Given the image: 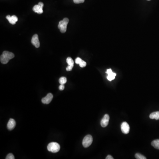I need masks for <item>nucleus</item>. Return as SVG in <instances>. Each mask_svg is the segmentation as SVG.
Instances as JSON below:
<instances>
[{"instance_id": "obj_23", "label": "nucleus", "mask_w": 159, "mask_h": 159, "mask_svg": "<svg viewBox=\"0 0 159 159\" xmlns=\"http://www.w3.org/2000/svg\"><path fill=\"white\" fill-rule=\"evenodd\" d=\"M73 67L72 66H69L68 65L67 67H66V69L67 71H70L72 70V69H73Z\"/></svg>"}, {"instance_id": "obj_4", "label": "nucleus", "mask_w": 159, "mask_h": 159, "mask_svg": "<svg viewBox=\"0 0 159 159\" xmlns=\"http://www.w3.org/2000/svg\"><path fill=\"white\" fill-rule=\"evenodd\" d=\"M93 142V138L90 135H87L84 137L82 142V145L84 148H88L90 146Z\"/></svg>"}, {"instance_id": "obj_8", "label": "nucleus", "mask_w": 159, "mask_h": 159, "mask_svg": "<svg viewBox=\"0 0 159 159\" xmlns=\"http://www.w3.org/2000/svg\"><path fill=\"white\" fill-rule=\"evenodd\" d=\"M53 98L52 94L49 93L47 95V96L42 99V102L44 104H49L51 103Z\"/></svg>"}, {"instance_id": "obj_21", "label": "nucleus", "mask_w": 159, "mask_h": 159, "mask_svg": "<svg viewBox=\"0 0 159 159\" xmlns=\"http://www.w3.org/2000/svg\"><path fill=\"white\" fill-rule=\"evenodd\" d=\"M82 60L81 58H80V57H77L76 60H75V63H76V64H79V65L80 63L82 62Z\"/></svg>"}, {"instance_id": "obj_15", "label": "nucleus", "mask_w": 159, "mask_h": 159, "mask_svg": "<svg viewBox=\"0 0 159 159\" xmlns=\"http://www.w3.org/2000/svg\"><path fill=\"white\" fill-rule=\"evenodd\" d=\"M66 62H67L68 65H69V66H72V67H73L74 61L73 59H72L71 57H67V59H66Z\"/></svg>"}, {"instance_id": "obj_20", "label": "nucleus", "mask_w": 159, "mask_h": 159, "mask_svg": "<svg viewBox=\"0 0 159 159\" xmlns=\"http://www.w3.org/2000/svg\"><path fill=\"white\" fill-rule=\"evenodd\" d=\"M73 2L75 4H80V3H84V0H73Z\"/></svg>"}, {"instance_id": "obj_18", "label": "nucleus", "mask_w": 159, "mask_h": 159, "mask_svg": "<svg viewBox=\"0 0 159 159\" xmlns=\"http://www.w3.org/2000/svg\"><path fill=\"white\" fill-rule=\"evenodd\" d=\"M15 157L12 153H9L6 156V159H14Z\"/></svg>"}, {"instance_id": "obj_19", "label": "nucleus", "mask_w": 159, "mask_h": 159, "mask_svg": "<svg viewBox=\"0 0 159 159\" xmlns=\"http://www.w3.org/2000/svg\"><path fill=\"white\" fill-rule=\"evenodd\" d=\"M80 66L82 67V68H84V67H86V63L84 61H82V62L79 64Z\"/></svg>"}, {"instance_id": "obj_25", "label": "nucleus", "mask_w": 159, "mask_h": 159, "mask_svg": "<svg viewBox=\"0 0 159 159\" xmlns=\"http://www.w3.org/2000/svg\"><path fill=\"white\" fill-rule=\"evenodd\" d=\"M147 1H150V0H147Z\"/></svg>"}, {"instance_id": "obj_16", "label": "nucleus", "mask_w": 159, "mask_h": 159, "mask_svg": "<svg viewBox=\"0 0 159 159\" xmlns=\"http://www.w3.org/2000/svg\"><path fill=\"white\" fill-rule=\"evenodd\" d=\"M59 83L61 84H64L67 82V79L65 77H61L59 80Z\"/></svg>"}, {"instance_id": "obj_2", "label": "nucleus", "mask_w": 159, "mask_h": 159, "mask_svg": "<svg viewBox=\"0 0 159 159\" xmlns=\"http://www.w3.org/2000/svg\"><path fill=\"white\" fill-rule=\"evenodd\" d=\"M47 150L53 153H56L60 150V146L57 143L53 142L49 144L47 146Z\"/></svg>"}, {"instance_id": "obj_17", "label": "nucleus", "mask_w": 159, "mask_h": 159, "mask_svg": "<svg viewBox=\"0 0 159 159\" xmlns=\"http://www.w3.org/2000/svg\"><path fill=\"white\" fill-rule=\"evenodd\" d=\"M135 158L137 159H146V158L144 156L140 153H136L135 155Z\"/></svg>"}, {"instance_id": "obj_24", "label": "nucleus", "mask_w": 159, "mask_h": 159, "mask_svg": "<svg viewBox=\"0 0 159 159\" xmlns=\"http://www.w3.org/2000/svg\"><path fill=\"white\" fill-rule=\"evenodd\" d=\"M114 158L111 155H108L106 157V159H113Z\"/></svg>"}, {"instance_id": "obj_13", "label": "nucleus", "mask_w": 159, "mask_h": 159, "mask_svg": "<svg viewBox=\"0 0 159 159\" xmlns=\"http://www.w3.org/2000/svg\"><path fill=\"white\" fill-rule=\"evenodd\" d=\"M150 118L151 119H155L156 120L159 119V112H154L151 114L150 116Z\"/></svg>"}, {"instance_id": "obj_10", "label": "nucleus", "mask_w": 159, "mask_h": 159, "mask_svg": "<svg viewBox=\"0 0 159 159\" xmlns=\"http://www.w3.org/2000/svg\"><path fill=\"white\" fill-rule=\"evenodd\" d=\"M16 125V122L14 119L13 118H10L7 124V128L9 130H13V129L15 128Z\"/></svg>"}, {"instance_id": "obj_14", "label": "nucleus", "mask_w": 159, "mask_h": 159, "mask_svg": "<svg viewBox=\"0 0 159 159\" xmlns=\"http://www.w3.org/2000/svg\"><path fill=\"white\" fill-rule=\"evenodd\" d=\"M151 145L153 147L157 150H159V139H156L152 141Z\"/></svg>"}, {"instance_id": "obj_11", "label": "nucleus", "mask_w": 159, "mask_h": 159, "mask_svg": "<svg viewBox=\"0 0 159 159\" xmlns=\"http://www.w3.org/2000/svg\"><path fill=\"white\" fill-rule=\"evenodd\" d=\"M6 18L8 19L9 23L13 24V25L15 24L18 21L17 17L15 15H13L12 16L8 15L6 16Z\"/></svg>"}, {"instance_id": "obj_1", "label": "nucleus", "mask_w": 159, "mask_h": 159, "mask_svg": "<svg viewBox=\"0 0 159 159\" xmlns=\"http://www.w3.org/2000/svg\"><path fill=\"white\" fill-rule=\"evenodd\" d=\"M14 57V54L13 53L7 51H5L1 56L0 61L2 64H6L8 63L10 59H13Z\"/></svg>"}, {"instance_id": "obj_9", "label": "nucleus", "mask_w": 159, "mask_h": 159, "mask_svg": "<svg viewBox=\"0 0 159 159\" xmlns=\"http://www.w3.org/2000/svg\"><path fill=\"white\" fill-rule=\"evenodd\" d=\"M106 73L108 74L107 79L109 81H112L115 79L116 74L112 72L111 69H108L106 71Z\"/></svg>"}, {"instance_id": "obj_7", "label": "nucleus", "mask_w": 159, "mask_h": 159, "mask_svg": "<svg viewBox=\"0 0 159 159\" xmlns=\"http://www.w3.org/2000/svg\"><path fill=\"white\" fill-rule=\"evenodd\" d=\"M109 119H110V117L108 114H106L104 115V117L102 118L100 122V124L102 127H105L108 125L109 121Z\"/></svg>"}, {"instance_id": "obj_12", "label": "nucleus", "mask_w": 159, "mask_h": 159, "mask_svg": "<svg viewBox=\"0 0 159 159\" xmlns=\"http://www.w3.org/2000/svg\"><path fill=\"white\" fill-rule=\"evenodd\" d=\"M33 10L34 12L37 13L39 14L43 13V7L40 6V5H36L33 7Z\"/></svg>"}, {"instance_id": "obj_3", "label": "nucleus", "mask_w": 159, "mask_h": 159, "mask_svg": "<svg viewBox=\"0 0 159 159\" xmlns=\"http://www.w3.org/2000/svg\"><path fill=\"white\" fill-rule=\"evenodd\" d=\"M69 22V19L67 18H65L62 21L59 22L58 27L61 33H64L66 32L67 24Z\"/></svg>"}, {"instance_id": "obj_22", "label": "nucleus", "mask_w": 159, "mask_h": 159, "mask_svg": "<svg viewBox=\"0 0 159 159\" xmlns=\"http://www.w3.org/2000/svg\"><path fill=\"white\" fill-rule=\"evenodd\" d=\"M64 88H65V86H64V84H61L60 86H59V89L60 90H63Z\"/></svg>"}, {"instance_id": "obj_5", "label": "nucleus", "mask_w": 159, "mask_h": 159, "mask_svg": "<svg viewBox=\"0 0 159 159\" xmlns=\"http://www.w3.org/2000/svg\"><path fill=\"white\" fill-rule=\"evenodd\" d=\"M121 128L122 131L124 134H128L130 132V126L128 123L126 122H124L122 123Z\"/></svg>"}, {"instance_id": "obj_6", "label": "nucleus", "mask_w": 159, "mask_h": 159, "mask_svg": "<svg viewBox=\"0 0 159 159\" xmlns=\"http://www.w3.org/2000/svg\"><path fill=\"white\" fill-rule=\"evenodd\" d=\"M31 43L36 48H39L40 47V42L39 41V36L37 34H35L33 35L31 39Z\"/></svg>"}]
</instances>
